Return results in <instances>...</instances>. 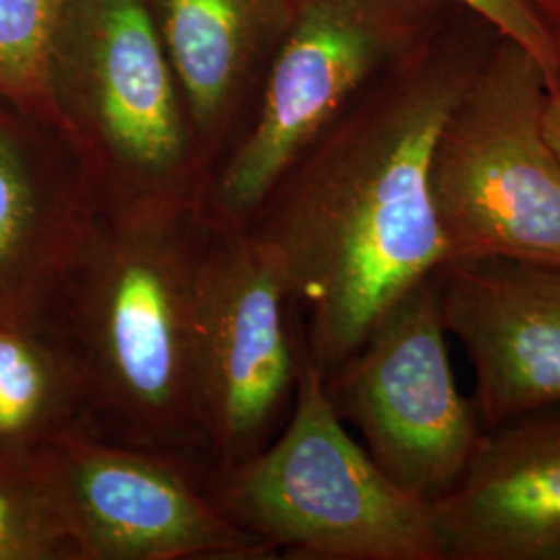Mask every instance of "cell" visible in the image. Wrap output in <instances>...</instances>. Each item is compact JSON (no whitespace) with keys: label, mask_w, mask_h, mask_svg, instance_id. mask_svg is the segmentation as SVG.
Here are the masks:
<instances>
[{"label":"cell","mask_w":560,"mask_h":560,"mask_svg":"<svg viewBox=\"0 0 560 560\" xmlns=\"http://www.w3.org/2000/svg\"><path fill=\"white\" fill-rule=\"evenodd\" d=\"M478 62L453 44L418 42L345 106L247 224L279 261L324 381L446 261L430 164Z\"/></svg>","instance_id":"1"},{"label":"cell","mask_w":560,"mask_h":560,"mask_svg":"<svg viewBox=\"0 0 560 560\" xmlns=\"http://www.w3.org/2000/svg\"><path fill=\"white\" fill-rule=\"evenodd\" d=\"M206 198L94 201L55 305L90 378L83 430L212 467L194 386Z\"/></svg>","instance_id":"2"},{"label":"cell","mask_w":560,"mask_h":560,"mask_svg":"<svg viewBox=\"0 0 560 560\" xmlns=\"http://www.w3.org/2000/svg\"><path fill=\"white\" fill-rule=\"evenodd\" d=\"M210 490L229 520L282 559L442 560L432 506L382 474L301 339L289 418L260 453L212 469Z\"/></svg>","instance_id":"3"},{"label":"cell","mask_w":560,"mask_h":560,"mask_svg":"<svg viewBox=\"0 0 560 560\" xmlns=\"http://www.w3.org/2000/svg\"><path fill=\"white\" fill-rule=\"evenodd\" d=\"M52 78L94 200L206 198L210 175L141 0H71Z\"/></svg>","instance_id":"4"},{"label":"cell","mask_w":560,"mask_h":560,"mask_svg":"<svg viewBox=\"0 0 560 560\" xmlns=\"http://www.w3.org/2000/svg\"><path fill=\"white\" fill-rule=\"evenodd\" d=\"M546 75L501 38L442 125L430 189L446 261L560 264V159L544 133Z\"/></svg>","instance_id":"5"},{"label":"cell","mask_w":560,"mask_h":560,"mask_svg":"<svg viewBox=\"0 0 560 560\" xmlns=\"http://www.w3.org/2000/svg\"><path fill=\"white\" fill-rule=\"evenodd\" d=\"M413 0H293L256 117L214 168L206 206L247 226L345 106L420 38Z\"/></svg>","instance_id":"6"},{"label":"cell","mask_w":560,"mask_h":560,"mask_svg":"<svg viewBox=\"0 0 560 560\" xmlns=\"http://www.w3.org/2000/svg\"><path fill=\"white\" fill-rule=\"evenodd\" d=\"M448 337L434 270L393 301L324 381L382 474L428 504L459 483L483 432L455 381Z\"/></svg>","instance_id":"7"},{"label":"cell","mask_w":560,"mask_h":560,"mask_svg":"<svg viewBox=\"0 0 560 560\" xmlns=\"http://www.w3.org/2000/svg\"><path fill=\"white\" fill-rule=\"evenodd\" d=\"M298 374L300 337L279 261L247 226L214 217L194 324L196 405L214 469L277 436Z\"/></svg>","instance_id":"8"},{"label":"cell","mask_w":560,"mask_h":560,"mask_svg":"<svg viewBox=\"0 0 560 560\" xmlns=\"http://www.w3.org/2000/svg\"><path fill=\"white\" fill-rule=\"evenodd\" d=\"M85 560H266L275 550L222 513L212 467L106 441L83 428L42 444Z\"/></svg>","instance_id":"9"},{"label":"cell","mask_w":560,"mask_h":560,"mask_svg":"<svg viewBox=\"0 0 560 560\" xmlns=\"http://www.w3.org/2000/svg\"><path fill=\"white\" fill-rule=\"evenodd\" d=\"M436 279L444 324L471 365L481 430L560 400V264L448 260Z\"/></svg>","instance_id":"10"},{"label":"cell","mask_w":560,"mask_h":560,"mask_svg":"<svg viewBox=\"0 0 560 560\" xmlns=\"http://www.w3.org/2000/svg\"><path fill=\"white\" fill-rule=\"evenodd\" d=\"M430 506L442 560H560V400L483 430Z\"/></svg>","instance_id":"11"},{"label":"cell","mask_w":560,"mask_h":560,"mask_svg":"<svg viewBox=\"0 0 560 560\" xmlns=\"http://www.w3.org/2000/svg\"><path fill=\"white\" fill-rule=\"evenodd\" d=\"M92 210L69 140L0 101V318L55 298Z\"/></svg>","instance_id":"12"},{"label":"cell","mask_w":560,"mask_h":560,"mask_svg":"<svg viewBox=\"0 0 560 560\" xmlns=\"http://www.w3.org/2000/svg\"><path fill=\"white\" fill-rule=\"evenodd\" d=\"M173 67L208 175L260 50L280 38L293 0H141ZM210 183V180H208Z\"/></svg>","instance_id":"13"},{"label":"cell","mask_w":560,"mask_h":560,"mask_svg":"<svg viewBox=\"0 0 560 560\" xmlns=\"http://www.w3.org/2000/svg\"><path fill=\"white\" fill-rule=\"evenodd\" d=\"M90 378L55 301L0 318V453L81 428Z\"/></svg>","instance_id":"14"},{"label":"cell","mask_w":560,"mask_h":560,"mask_svg":"<svg viewBox=\"0 0 560 560\" xmlns=\"http://www.w3.org/2000/svg\"><path fill=\"white\" fill-rule=\"evenodd\" d=\"M0 560H85L44 446L0 453Z\"/></svg>","instance_id":"15"},{"label":"cell","mask_w":560,"mask_h":560,"mask_svg":"<svg viewBox=\"0 0 560 560\" xmlns=\"http://www.w3.org/2000/svg\"><path fill=\"white\" fill-rule=\"evenodd\" d=\"M71 0H0V101L57 127L55 50ZM65 136V133H62Z\"/></svg>","instance_id":"16"},{"label":"cell","mask_w":560,"mask_h":560,"mask_svg":"<svg viewBox=\"0 0 560 560\" xmlns=\"http://www.w3.org/2000/svg\"><path fill=\"white\" fill-rule=\"evenodd\" d=\"M486 21L501 38L513 42L538 60L546 75V88L560 81V67L540 23L525 0H453Z\"/></svg>","instance_id":"17"},{"label":"cell","mask_w":560,"mask_h":560,"mask_svg":"<svg viewBox=\"0 0 560 560\" xmlns=\"http://www.w3.org/2000/svg\"><path fill=\"white\" fill-rule=\"evenodd\" d=\"M552 46L560 67V0H525Z\"/></svg>","instance_id":"18"},{"label":"cell","mask_w":560,"mask_h":560,"mask_svg":"<svg viewBox=\"0 0 560 560\" xmlns=\"http://www.w3.org/2000/svg\"><path fill=\"white\" fill-rule=\"evenodd\" d=\"M544 133L550 141L552 150L560 159V81L546 90V106H544Z\"/></svg>","instance_id":"19"}]
</instances>
